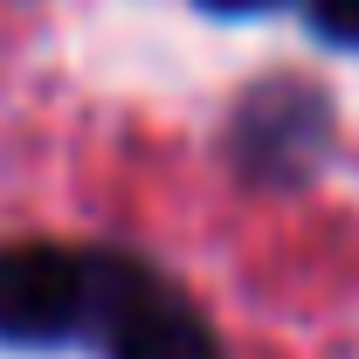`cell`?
Instances as JSON below:
<instances>
[{"mask_svg":"<svg viewBox=\"0 0 359 359\" xmlns=\"http://www.w3.org/2000/svg\"><path fill=\"white\" fill-rule=\"evenodd\" d=\"M83 332L104 339L111 359H222L208 318L132 256L90 249L83 256Z\"/></svg>","mask_w":359,"mask_h":359,"instance_id":"6da1fadb","label":"cell"},{"mask_svg":"<svg viewBox=\"0 0 359 359\" xmlns=\"http://www.w3.org/2000/svg\"><path fill=\"white\" fill-rule=\"evenodd\" d=\"M235 152L263 180H297L325 152V97L304 83H269L235 118Z\"/></svg>","mask_w":359,"mask_h":359,"instance_id":"3957f363","label":"cell"},{"mask_svg":"<svg viewBox=\"0 0 359 359\" xmlns=\"http://www.w3.org/2000/svg\"><path fill=\"white\" fill-rule=\"evenodd\" d=\"M208 14H269V7H283V0H201Z\"/></svg>","mask_w":359,"mask_h":359,"instance_id":"5b68a950","label":"cell"},{"mask_svg":"<svg viewBox=\"0 0 359 359\" xmlns=\"http://www.w3.org/2000/svg\"><path fill=\"white\" fill-rule=\"evenodd\" d=\"M304 14H311V28L325 42L359 48V0H304Z\"/></svg>","mask_w":359,"mask_h":359,"instance_id":"277c9868","label":"cell"},{"mask_svg":"<svg viewBox=\"0 0 359 359\" xmlns=\"http://www.w3.org/2000/svg\"><path fill=\"white\" fill-rule=\"evenodd\" d=\"M83 332V256L55 242H7L0 249V346H62Z\"/></svg>","mask_w":359,"mask_h":359,"instance_id":"7a4b0ae2","label":"cell"}]
</instances>
